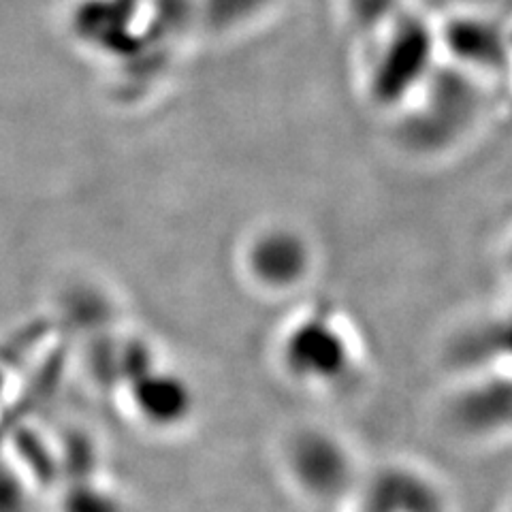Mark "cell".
I'll list each match as a JSON object with an SVG mask.
<instances>
[{"label":"cell","mask_w":512,"mask_h":512,"mask_svg":"<svg viewBox=\"0 0 512 512\" xmlns=\"http://www.w3.org/2000/svg\"><path fill=\"white\" fill-rule=\"evenodd\" d=\"M280 466L293 489L314 504L335 506L361 485L352 448L325 427H295L280 448Z\"/></svg>","instance_id":"cell-1"},{"label":"cell","mask_w":512,"mask_h":512,"mask_svg":"<svg viewBox=\"0 0 512 512\" xmlns=\"http://www.w3.org/2000/svg\"><path fill=\"white\" fill-rule=\"evenodd\" d=\"M355 348L333 320L306 318L286 333L280 346V363L286 376L301 387L338 389L355 367Z\"/></svg>","instance_id":"cell-2"},{"label":"cell","mask_w":512,"mask_h":512,"mask_svg":"<svg viewBox=\"0 0 512 512\" xmlns=\"http://www.w3.org/2000/svg\"><path fill=\"white\" fill-rule=\"evenodd\" d=\"M126 412L139 429L150 434H173L186 429L195 414V395L190 384L175 372L156 367H137L124 389Z\"/></svg>","instance_id":"cell-3"},{"label":"cell","mask_w":512,"mask_h":512,"mask_svg":"<svg viewBox=\"0 0 512 512\" xmlns=\"http://www.w3.org/2000/svg\"><path fill=\"white\" fill-rule=\"evenodd\" d=\"M355 498L357 512H448L440 480L410 463H389L363 476Z\"/></svg>","instance_id":"cell-4"},{"label":"cell","mask_w":512,"mask_h":512,"mask_svg":"<svg viewBox=\"0 0 512 512\" xmlns=\"http://www.w3.org/2000/svg\"><path fill=\"white\" fill-rule=\"evenodd\" d=\"M451 425L459 436L491 440L508 431V382H474L451 404Z\"/></svg>","instance_id":"cell-5"},{"label":"cell","mask_w":512,"mask_h":512,"mask_svg":"<svg viewBox=\"0 0 512 512\" xmlns=\"http://www.w3.org/2000/svg\"><path fill=\"white\" fill-rule=\"evenodd\" d=\"M431 37L419 22H410L399 28L397 37L387 45L380 73L374 79L382 96L402 94L410 84L423 75L429 67Z\"/></svg>","instance_id":"cell-6"},{"label":"cell","mask_w":512,"mask_h":512,"mask_svg":"<svg viewBox=\"0 0 512 512\" xmlns=\"http://www.w3.org/2000/svg\"><path fill=\"white\" fill-rule=\"evenodd\" d=\"M303 267H306V250L299 239L286 233L261 237L252 250V269L274 286L291 284L301 276Z\"/></svg>","instance_id":"cell-7"}]
</instances>
